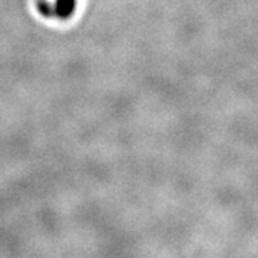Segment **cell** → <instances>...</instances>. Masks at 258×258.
Instances as JSON below:
<instances>
[{"label": "cell", "instance_id": "obj_1", "mask_svg": "<svg viewBox=\"0 0 258 258\" xmlns=\"http://www.w3.org/2000/svg\"><path fill=\"white\" fill-rule=\"evenodd\" d=\"M75 10V0H56L55 15L59 18L66 19L72 16Z\"/></svg>", "mask_w": 258, "mask_h": 258}]
</instances>
